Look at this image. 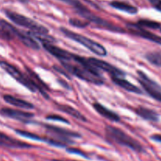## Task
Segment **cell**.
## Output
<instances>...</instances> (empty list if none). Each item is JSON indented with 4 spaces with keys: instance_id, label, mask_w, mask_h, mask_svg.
<instances>
[{
    "instance_id": "1",
    "label": "cell",
    "mask_w": 161,
    "mask_h": 161,
    "mask_svg": "<svg viewBox=\"0 0 161 161\" xmlns=\"http://www.w3.org/2000/svg\"><path fill=\"white\" fill-rule=\"evenodd\" d=\"M61 63L69 73L83 81L95 85L104 84V78L99 71L91 66L86 58L73 54L70 60Z\"/></svg>"
},
{
    "instance_id": "2",
    "label": "cell",
    "mask_w": 161,
    "mask_h": 161,
    "mask_svg": "<svg viewBox=\"0 0 161 161\" xmlns=\"http://www.w3.org/2000/svg\"><path fill=\"white\" fill-rule=\"evenodd\" d=\"M63 3H67L68 5L72 6L74 9V10L80 16L83 17L84 19L87 20V21L92 22L94 25H97V27L101 28H104L108 31H113V32L116 33H124L125 30L122 28L121 27L117 26L114 24L108 22V20H104L98 16L95 15L93 14L87 7L84 6L83 3H80L79 0H60Z\"/></svg>"
},
{
    "instance_id": "3",
    "label": "cell",
    "mask_w": 161,
    "mask_h": 161,
    "mask_svg": "<svg viewBox=\"0 0 161 161\" xmlns=\"http://www.w3.org/2000/svg\"><path fill=\"white\" fill-rule=\"evenodd\" d=\"M105 135L107 139L113 142L116 143L120 146L129 148L133 151L138 153H143L145 151L144 148L141 143L131 136L127 135L126 132L118 127L108 125L105 127Z\"/></svg>"
},
{
    "instance_id": "4",
    "label": "cell",
    "mask_w": 161,
    "mask_h": 161,
    "mask_svg": "<svg viewBox=\"0 0 161 161\" xmlns=\"http://www.w3.org/2000/svg\"><path fill=\"white\" fill-rule=\"evenodd\" d=\"M5 14L11 21L15 23L16 25L28 28L35 36H41L42 37H43V36H47L48 35L49 30L46 27L40 25L37 22L33 20L32 19L29 18L26 16H24L22 14L11 10H6Z\"/></svg>"
},
{
    "instance_id": "5",
    "label": "cell",
    "mask_w": 161,
    "mask_h": 161,
    "mask_svg": "<svg viewBox=\"0 0 161 161\" xmlns=\"http://www.w3.org/2000/svg\"><path fill=\"white\" fill-rule=\"evenodd\" d=\"M0 27L3 30V35L6 39H10L12 38H17L26 47L33 50H39V45L32 37H31V36L20 31L6 20L1 19Z\"/></svg>"
},
{
    "instance_id": "6",
    "label": "cell",
    "mask_w": 161,
    "mask_h": 161,
    "mask_svg": "<svg viewBox=\"0 0 161 161\" xmlns=\"http://www.w3.org/2000/svg\"><path fill=\"white\" fill-rule=\"evenodd\" d=\"M61 31L69 39H72V40L75 41V42H79L80 44L83 45V47H86V49L91 51L92 53H95V54L98 55V56H106L107 55V50L102 44L98 43L96 41L92 40L91 39H89L87 37H85L83 35L78 34L76 32L69 30L68 28L61 27Z\"/></svg>"
},
{
    "instance_id": "7",
    "label": "cell",
    "mask_w": 161,
    "mask_h": 161,
    "mask_svg": "<svg viewBox=\"0 0 161 161\" xmlns=\"http://www.w3.org/2000/svg\"><path fill=\"white\" fill-rule=\"evenodd\" d=\"M0 67H1L5 72H7L10 76H12L13 78L15 79L18 83H20V84L23 85L24 86H25L28 90H29L30 91H31V92H36V91H37L36 86L35 85L34 82L31 80V79L29 78L28 76H27L25 74L22 73L17 68L15 67V66L12 65V64L6 62V61H0Z\"/></svg>"
},
{
    "instance_id": "8",
    "label": "cell",
    "mask_w": 161,
    "mask_h": 161,
    "mask_svg": "<svg viewBox=\"0 0 161 161\" xmlns=\"http://www.w3.org/2000/svg\"><path fill=\"white\" fill-rule=\"evenodd\" d=\"M137 74H138V82L142 85L143 89L148 93L150 97L157 100V102H161V85L149 78L142 71H137Z\"/></svg>"
},
{
    "instance_id": "9",
    "label": "cell",
    "mask_w": 161,
    "mask_h": 161,
    "mask_svg": "<svg viewBox=\"0 0 161 161\" xmlns=\"http://www.w3.org/2000/svg\"><path fill=\"white\" fill-rule=\"evenodd\" d=\"M43 126L49 133L51 134L55 137V138H58L60 140L65 142L68 144H72L74 143L73 141L70 139L72 138H80L81 135L79 133L72 130H67V129L61 128V127H56V126L50 125V124H44Z\"/></svg>"
},
{
    "instance_id": "10",
    "label": "cell",
    "mask_w": 161,
    "mask_h": 161,
    "mask_svg": "<svg viewBox=\"0 0 161 161\" xmlns=\"http://www.w3.org/2000/svg\"><path fill=\"white\" fill-rule=\"evenodd\" d=\"M86 59H87L89 64L91 66H93L94 69H96L98 71L102 70L104 71V72H108L112 76L124 77V75H125L124 72H123L121 69H118L116 66L113 65V64H109V63L106 62V61L97 59V58H86Z\"/></svg>"
},
{
    "instance_id": "11",
    "label": "cell",
    "mask_w": 161,
    "mask_h": 161,
    "mask_svg": "<svg viewBox=\"0 0 161 161\" xmlns=\"http://www.w3.org/2000/svg\"><path fill=\"white\" fill-rule=\"evenodd\" d=\"M127 29L134 36L143 38L146 40L151 41L154 43H157L161 46L160 36H157V35L154 34L151 31H147L143 27L138 25V24H129V25H127Z\"/></svg>"
},
{
    "instance_id": "12",
    "label": "cell",
    "mask_w": 161,
    "mask_h": 161,
    "mask_svg": "<svg viewBox=\"0 0 161 161\" xmlns=\"http://www.w3.org/2000/svg\"><path fill=\"white\" fill-rule=\"evenodd\" d=\"M0 114L6 117L17 119L24 123H29L30 119L34 117V114L28 112L14 109L10 108H3L0 109Z\"/></svg>"
},
{
    "instance_id": "13",
    "label": "cell",
    "mask_w": 161,
    "mask_h": 161,
    "mask_svg": "<svg viewBox=\"0 0 161 161\" xmlns=\"http://www.w3.org/2000/svg\"><path fill=\"white\" fill-rule=\"evenodd\" d=\"M0 146L9 148V149H29L33 147V146L28 143L12 138L1 131H0Z\"/></svg>"
},
{
    "instance_id": "14",
    "label": "cell",
    "mask_w": 161,
    "mask_h": 161,
    "mask_svg": "<svg viewBox=\"0 0 161 161\" xmlns=\"http://www.w3.org/2000/svg\"><path fill=\"white\" fill-rule=\"evenodd\" d=\"M93 108L97 111L98 114H100L101 116H103L105 119L112 121V122H119L120 120V117H119V115L116 114V113H114L112 110L108 109V108L105 107L101 103L95 102V103L93 104Z\"/></svg>"
},
{
    "instance_id": "15",
    "label": "cell",
    "mask_w": 161,
    "mask_h": 161,
    "mask_svg": "<svg viewBox=\"0 0 161 161\" xmlns=\"http://www.w3.org/2000/svg\"><path fill=\"white\" fill-rule=\"evenodd\" d=\"M112 80H113V82L115 84L120 86L121 88L124 89L125 91H128V92L135 93V94H141L142 93L141 90H140L138 86H135L133 83H130L129 81H127V80L124 79V77L112 76Z\"/></svg>"
},
{
    "instance_id": "16",
    "label": "cell",
    "mask_w": 161,
    "mask_h": 161,
    "mask_svg": "<svg viewBox=\"0 0 161 161\" xmlns=\"http://www.w3.org/2000/svg\"><path fill=\"white\" fill-rule=\"evenodd\" d=\"M3 99H4V101L6 103L20 108L33 109L35 107L32 103H30V102L23 100V99L17 98V97H14V96L9 95V94H6V95L3 96Z\"/></svg>"
},
{
    "instance_id": "17",
    "label": "cell",
    "mask_w": 161,
    "mask_h": 161,
    "mask_svg": "<svg viewBox=\"0 0 161 161\" xmlns=\"http://www.w3.org/2000/svg\"><path fill=\"white\" fill-rule=\"evenodd\" d=\"M135 113L142 119L148 121H151V122H157V121H159V118H160V116L157 112L143 106L138 107L135 109Z\"/></svg>"
},
{
    "instance_id": "18",
    "label": "cell",
    "mask_w": 161,
    "mask_h": 161,
    "mask_svg": "<svg viewBox=\"0 0 161 161\" xmlns=\"http://www.w3.org/2000/svg\"><path fill=\"white\" fill-rule=\"evenodd\" d=\"M58 108L60 110V111L63 112V113H66V114L69 115V116H72L75 119H79V120L83 121V122H86L87 119L80 112H79L78 110L75 109L73 107L70 106V105H58Z\"/></svg>"
},
{
    "instance_id": "19",
    "label": "cell",
    "mask_w": 161,
    "mask_h": 161,
    "mask_svg": "<svg viewBox=\"0 0 161 161\" xmlns=\"http://www.w3.org/2000/svg\"><path fill=\"white\" fill-rule=\"evenodd\" d=\"M110 6L113 8H114V9L130 14H136L138 11L137 7L130 4H128L127 3H124V2L113 1L110 3Z\"/></svg>"
},
{
    "instance_id": "20",
    "label": "cell",
    "mask_w": 161,
    "mask_h": 161,
    "mask_svg": "<svg viewBox=\"0 0 161 161\" xmlns=\"http://www.w3.org/2000/svg\"><path fill=\"white\" fill-rule=\"evenodd\" d=\"M15 131L17 135H20V136L25 137L26 138H29V139L31 140H35V141L44 142H47L50 145H52V142H53V138H44V137L39 136L36 134L31 133V132L27 131V130H15Z\"/></svg>"
},
{
    "instance_id": "21",
    "label": "cell",
    "mask_w": 161,
    "mask_h": 161,
    "mask_svg": "<svg viewBox=\"0 0 161 161\" xmlns=\"http://www.w3.org/2000/svg\"><path fill=\"white\" fill-rule=\"evenodd\" d=\"M146 58L151 64L158 66V67H161V53H159V52L148 53Z\"/></svg>"
},
{
    "instance_id": "22",
    "label": "cell",
    "mask_w": 161,
    "mask_h": 161,
    "mask_svg": "<svg viewBox=\"0 0 161 161\" xmlns=\"http://www.w3.org/2000/svg\"><path fill=\"white\" fill-rule=\"evenodd\" d=\"M138 25L140 26L143 27V28H151V29H158L161 28L160 23L154 20H147V19H142L138 21Z\"/></svg>"
},
{
    "instance_id": "23",
    "label": "cell",
    "mask_w": 161,
    "mask_h": 161,
    "mask_svg": "<svg viewBox=\"0 0 161 161\" xmlns=\"http://www.w3.org/2000/svg\"><path fill=\"white\" fill-rule=\"evenodd\" d=\"M69 24L71 25L74 27H76V28H86V26L89 25V21H84V20H81L80 19H76V18H71L69 19Z\"/></svg>"
},
{
    "instance_id": "24",
    "label": "cell",
    "mask_w": 161,
    "mask_h": 161,
    "mask_svg": "<svg viewBox=\"0 0 161 161\" xmlns=\"http://www.w3.org/2000/svg\"><path fill=\"white\" fill-rule=\"evenodd\" d=\"M47 119H49V120H52V121H57V122H61V123H64V124H69V121L67 119L65 118L62 117V116H59V115H50V116H47Z\"/></svg>"
},
{
    "instance_id": "25",
    "label": "cell",
    "mask_w": 161,
    "mask_h": 161,
    "mask_svg": "<svg viewBox=\"0 0 161 161\" xmlns=\"http://www.w3.org/2000/svg\"><path fill=\"white\" fill-rule=\"evenodd\" d=\"M67 152L69 153H73V154H77V155L82 156V157H85V158H88V156L83 151H82L81 149H75V148H68Z\"/></svg>"
},
{
    "instance_id": "26",
    "label": "cell",
    "mask_w": 161,
    "mask_h": 161,
    "mask_svg": "<svg viewBox=\"0 0 161 161\" xmlns=\"http://www.w3.org/2000/svg\"><path fill=\"white\" fill-rule=\"evenodd\" d=\"M149 2L154 9L161 12V0H149Z\"/></svg>"
},
{
    "instance_id": "27",
    "label": "cell",
    "mask_w": 161,
    "mask_h": 161,
    "mask_svg": "<svg viewBox=\"0 0 161 161\" xmlns=\"http://www.w3.org/2000/svg\"><path fill=\"white\" fill-rule=\"evenodd\" d=\"M150 138L153 141L161 143V135H153L150 137Z\"/></svg>"
},
{
    "instance_id": "28",
    "label": "cell",
    "mask_w": 161,
    "mask_h": 161,
    "mask_svg": "<svg viewBox=\"0 0 161 161\" xmlns=\"http://www.w3.org/2000/svg\"><path fill=\"white\" fill-rule=\"evenodd\" d=\"M53 161H63V160H53Z\"/></svg>"
},
{
    "instance_id": "29",
    "label": "cell",
    "mask_w": 161,
    "mask_h": 161,
    "mask_svg": "<svg viewBox=\"0 0 161 161\" xmlns=\"http://www.w3.org/2000/svg\"></svg>"
}]
</instances>
